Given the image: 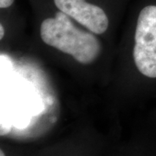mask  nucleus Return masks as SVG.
I'll use <instances>...</instances> for the list:
<instances>
[{
  "instance_id": "obj_5",
  "label": "nucleus",
  "mask_w": 156,
  "mask_h": 156,
  "mask_svg": "<svg viewBox=\"0 0 156 156\" xmlns=\"http://www.w3.org/2000/svg\"><path fill=\"white\" fill-rule=\"evenodd\" d=\"M4 35H5V29H4L3 24L1 23L0 24V39H2L4 37Z\"/></svg>"
},
{
  "instance_id": "obj_3",
  "label": "nucleus",
  "mask_w": 156,
  "mask_h": 156,
  "mask_svg": "<svg viewBox=\"0 0 156 156\" xmlns=\"http://www.w3.org/2000/svg\"><path fill=\"white\" fill-rule=\"evenodd\" d=\"M57 10L65 13L80 24L97 35L108 30L109 19L106 11L84 0H53Z\"/></svg>"
},
{
  "instance_id": "obj_4",
  "label": "nucleus",
  "mask_w": 156,
  "mask_h": 156,
  "mask_svg": "<svg viewBox=\"0 0 156 156\" xmlns=\"http://www.w3.org/2000/svg\"><path fill=\"white\" fill-rule=\"evenodd\" d=\"M15 0H0V8L1 9H8L14 4Z\"/></svg>"
},
{
  "instance_id": "obj_1",
  "label": "nucleus",
  "mask_w": 156,
  "mask_h": 156,
  "mask_svg": "<svg viewBox=\"0 0 156 156\" xmlns=\"http://www.w3.org/2000/svg\"><path fill=\"white\" fill-rule=\"evenodd\" d=\"M71 19L57 10L53 17L43 20L40 37L44 44L70 55L78 62L90 64L101 54V42L94 34L78 29Z\"/></svg>"
},
{
  "instance_id": "obj_2",
  "label": "nucleus",
  "mask_w": 156,
  "mask_h": 156,
  "mask_svg": "<svg viewBox=\"0 0 156 156\" xmlns=\"http://www.w3.org/2000/svg\"><path fill=\"white\" fill-rule=\"evenodd\" d=\"M134 60L140 72L156 78V5L148 4L139 12L134 35Z\"/></svg>"
},
{
  "instance_id": "obj_6",
  "label": "nucleus",
  "mask_w": 156,
  "mask_h": 156,
  "mask_svg": "<svg viewBox=\"0 0 156 156\" xmlns=\"http://www.w3.org/2000/svg\"><path fill=\"white\" fill-rule=\"evenodd\" d=\"M0 156H5V154H4V152H3L2 150L0 151Z\"/></svg>"
}]
</instances>
